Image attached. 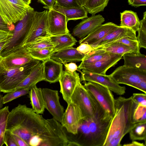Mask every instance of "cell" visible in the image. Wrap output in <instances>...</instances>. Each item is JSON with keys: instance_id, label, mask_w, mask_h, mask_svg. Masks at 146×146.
<instances>
[{"instance_id": "obj_26", "label": "cell", "mask_w": 146, "mask_h": 146, "mask_svg": "<svg viewBox=\"0 0 146 146\" xmlns=\"http://www.w3.org/2000/svg\"><path fill=\"white\" fill-rule=\"evenodd\" d=\"M29 94L33 110L37 113L43 114L45 108L42 89L35 85L30 90Z\"/></svg>"}, {"instance_id": "obj_25", "label": "cell", "mask_w": 146, "mask_h": 146, "mask_svg": "<svg viewBox=\"0 0 146 146\" xmlns=\"http://www.w3.org/2000/svg\"><path fill=\"white\" fill-rule=\"evenodd\" d=\"M50 8L64 15L68 22L71 20L82 19L88 17V13L83 7H66L54 5Z\"/></svg>"}, {"instance_id": "obj_36", "label": "cell", "mask_w": 146, "mask_h": 146, "mask_svg": "<svg viewBox=\"0 0 146 146\" xmlns=\"http://www.w3.org/2000/svg\"><path fill=\"white\" fill-rule=\"evenodd\" d=\"M143 19L140 21V27L138 31L137 39L140 48H146V12L143 13Z\"/></svg>"}, {"instance_id": "obj_34", "label": "cell", "mask_w": 146, "mask_h": 146, "mask_svg": "<svg viewBox=\"0 0 146 146\" xmlns=\"http://www.w3.org/2000/svg\"><path fill=\"white\" fill-rule=\"evenodd\" d=\"M10 111L8 106L0 109V146L4 144L3 139L6 131L7 121Z\"/></svg>"}, {"instance_id": "obj_15", "label": "cell", "mask_w": 146, "mask_h": 146, "mask_svg": "<svg viewBox=\"0 0 146 146\" xmlns=\"http://www.w3.org/2000/svg\"><path fill=\"white\" fill-rule=\"evenodd\" d=\"M80 80L78 73L76 71L71 73L66 70L63 71L58 81L60 92L67 104L70 102V98L76 86Z\"/></svg>"}, {"instance_id": "obj_22", "label": "cell", "mask_w": 146, "mask_h": 146, "mask_svg": "<svg viewBox=\"0 0 146 146\" xmlns=\"http://www.w3.org/2000/svg\"><path fill=\"white\" fill-rule=\"evenodd\" d=\"M85 55L71 47L65 48L52 54L50 58L63 64L68 62L82 61Z\"/></svg>"}, {"instance_id": "obj_43", "label": "cell", "mask_w": 146, "mask_h": 146, "mask_svg": "<svg viewBox=\"0 0 146 146\" xmlns=\"http://www.w3.org/2000/svg\"><path fill=\"white\" fill-rule=\"evenodd\" d=\"M77 50L81 53L87 55L92 52L93 49L91 46L86 43H82L76 48Z\"/></svg>"}, {"instance_id": "obj_2", "label": "cell", "mask_w": 146, "mask_h": 146, "mask_svg": "<svg viewBox=\"0 0 146 146\" xmlns=\"http://www.w3.org/2000/svg\"><path fill=\"white\" fill-rule=\"evenodd\" d=\"M137 104L132 96L115 99V112L104 146H121V141L135 123L133 114Z\"/></svg>"}, {"instance_id": "obj_35", "label": "cell", "mask_w": 146, "mask_h": 146, "mask_svg": "<svg viewBox=\"0 0 146 146\" xmlns=\"http://www.w3.org/2000/svg\"><path fill=\"white\" fill-rule=\"evenodd\" d=\"M52 50L51 49L45 48L26 50L33 59L43 62L50 58L52 54Z\"/></svg>"}, {"instance_id": "obj_4", "label": "cell", "mask_w": 146, "mask_h": 146, "mask_svg": "<svg viewBox=\"0 0 146 146\" xmlns=\"http://www.w3.org/2000/svg\"><path fill=\"white\" fill-rule=\"evenodd\" d=\"M40 61L33 59L22 66L7 69L0 73V90L6 93L15 91L17 86Z\"/></svg>"}, {"instance_id": "obj_5", "label": "cell", "mask_w": 146, "mask_h": 146, "mask_svg": "<svg viewBox=\"0 0 146 146\" xmlns=\"http://www.w3.org/2000/svg\"><path fill=\"white\" fill-rule=\"evenodd\" d=\"M70 101L78 106L83 118L93 117L104 109L91 93L82 84L80 80L71 97Z\"/></svg>"}, {"instance_id": "obj_39", "label": "cell", "mask_w": 146, "mask_h": 146, "mask_svg": "<svg viewBox=\"0 0 146 146\" xmlns=\"http://www.w3.org/2000/svg\"><path fill=\"white\" fill-rule=\"evenodd\" d=\"M121 42L127 45L131 48L134 53H141V48L137 40L132 39L128 37H125L120 39L113 42Z\"/></svg>"}, {"instance_id": "obj_57", "label": "cell", "mask_w": 146, "mask_h": 146, "mask_svg": "<svg viewBox=\"0 0 146 146\" xmlns=\"http://www.w3.org/2000/svg\"><path fill=\"white\" fill-rule=\"evenodd\" d=\"M27 5H29L31 3V0H22Z\"/></svg>"}, {"instance_id": "obj_13", "label": "cell", "mask_w": 146, "mask_h": 146, "mask_svg": "<svg viewBox=\"0 0 146 146\" xmlns=\"http://www.w3.org/2000/svg\"><path fill=\"white\" fill-rule=\"evenodd\" d=\"M45 108L53 116V118L61 123L64 108L59 101L57 90L46 88L42 89Z\"/></svg>"}, {"instance_id": "obj_29", "label": "cell", "mask_w": 146, "mask_h": 146, "mask_svg": "<svg viewBox=\"0 0 146 146\" xmlns=\"http://www.w3.org/2000/svg\"><path fill=\"white\" fill-rule=\"evenodd\" d=\"M99 48L102 49L109 53L113 54L123 55L128 53H134L131 48L127 45L116 42L97 47L93 50Z\"/></svg>"}, {"instance_id": "obj_7", "label": "cell", "mask_w": 146, "mask_h": 146, "mask_svg": "<svg viewBox=\"0 0 146 146\" xmlns=\"http://www.w3.org/2000/svg\"><path fill=\"white\" fill-rule=\"evenodd\" d=\"M34 9L22 0H0V15L5 23L15 28L13 24L23 19Z\"/></svg>"}, {"instance_id": "obj_20", "label": "cell", "mask_w": 146, "mask_h": 146, "mask_svg": "<svg viewBox=\"0 0 146 146\" xmlns=\"http://www.w3.org/2000/svg\"><path fill=\"white\" fill-rule=\"evenodd\" d=\"M44 81L50 83L58 81L63 72V64L51 58L42 62Z\"/></svg>"}, {"instance_id": "obj_1", "label": "cell", "mask_w": 146, "mask_h": 146, "mask_svg": "<svg viewBox=\"0 0 146 146\" xmlns=\"http://www.w3.org/2000/svg\"><path fill=\"white\" fill-rule=\"evenodd\" d=\"M6 130L19 136L29 145L30 139L35 135L41 137L44 143L48 141L54 135V127L50 119H46L32 108L19 104L9 112Z\"/></svg>"}, {"instance_id": "obj_48", "label": "cell", "mask_w": 146, "mask_h": 146, "mask_svg": "<svg viewBox=\"0 0 146 146\" xmlns=\"http://www.w3.org/2000/svg\"><path fill=\"white\" fill-rule=\"evenodd\" d=\"M14 28L6 24L0 15V30L6 31H13Z\"/></svg>"}, {"instance_id": "obj_49", "label": "cell", "mask_w": 146, "mask_h": 146, "mask_svg": "<svg viewBox=\"0 0 146 146\" xmlns=\"http://www.w3.org/2000/svg\"><path fill=\"white\" fill-rule=\"evenodd\" d=\"M66 70L73 73L78 70V66L76 64L73 62H70L69 63H65L63 64Z\"/></svg>"}, {"instance_id": "obj_24", "label": "cell", "mask_w": 146, "mask_h": 146, "mask_svg": "<svg viewBox=\"0 0 146 146\" xmlns=\"http://www.w3.org/2000/svg\"><path fill=\"white\" fill-rule=\"evenodd\" d=\"M51 42L54 44L52 54L67 48L73 47L77 42L69 32L66 34L50 36Z\"/></svg>"}, {"instance_id": "obj_17", "label": "cell", "mask_w": 146, "mask_h": 146, "mask_svg": "<svg viewBox=\"0 0 146 146\" xmlns=\"http://www.w3.org/2000/svg\"><path fill=\"white\" fill-rule=\"evenodd\" d=\"M105 21L103 16L100 15H92L84 19L73 29L72 35L82 39L87 36Z\"/></svg>"}, {"instance_id": "obj_58", "label": "cell", "mask_w": 146, "mask_h": 146, "mask_svg": "<svg viewBox=\"0 0 146 146\" xmlns=\"http://www.w3.org/2000/svg\"><path fill=\"white\" fill-rule=\"evenodd\" d=\"M1 91H0V94H0V93H1Z\"/></svg>"}, {"instance_id": "obj_12", "label": "cell", "mask_w": 146, "mask_h": 146, "mask_svg": "<svg viewBox=\"0 0 146 146\" xmlns=\"http://www.w3.org/2000/svg\"><path fill=\"white\" fill-rule=\"evenodd\" d=\"M80 82H92L97 83L108 88L117 94L121 96L125 93L126 88L121 86L109 75H102L90 72L83 70L81 71Z\"/></svg>"}, {"instance_id": "obj_10", "label": "cell", "mask_w": 146, "mask_h": 146, "mask_svg": "<svg viewBox=\"0 0 146 146\" xmlns=\"http://www.w3.org/2000/svg\"><path fill=\"white\" fill-rule=\"evenodd\" d=\"M47 10L40 12L35 11L30 30L19 49L39 37L50 36L47 31Z\"/></svg>"}, {"instance_id": "obj_37", "label": "cell", "mask_w": 146, "mask_h": 146, "mask_svg": "<svg viewBox=\"0 0 146 146\" xmlns=\"http://www.w3.org/2000/svg\"><path fill=\"white\" fill-rule=\"evenodd\" d=\"M29 90L21 89L7 93L3 97V104L9 102L22 96L28 94Z\"/></svg>"}, {"instance_id": "obj_6", "label": "cell", "mask_w": 146, "mask_h": 146, "mask_svg": "<svg viewBox=\"0 0 146 146\" xmlns=\"http://www.w3.org/2000/svg\"><path fill=\"white\" fill-rule=\"evenodd\" d=\"M35 12L34 10L28 12L23 19L18 21L13 31L12 37L1 50L0 55L2 57L19 49L30 30Z\"/></svg>"}, {"instance_id": "obj_51", "label": "cell", "mask_w": 146, "mask_h": 146, "mask_svg": "<svg viewBox=\"0 0 146 146\" xmlns=\"http://www.w3.org/2000/svg\"><path fill=\"white\" fill-rule=\"evenodd\" d=\"M135 88L146 94V80L141 81L137 85Z\"/></svg>"}, {"instance_id": "obj_53", "label": "cell", "mask_w": 146, "mask_h": 146, "mask_svg": "<svg viewBox=\"0 0 146 146\" xmlns=\"http://www.w3.org/2000/svg\"><path fill=\"white\" fill-rule=\"evenodd\" d=\"M88 0H76V2L80 7H83Z\"/></svg>"}, {"instance_id": "obj_31", "label": "cell", "mask_w": 146, "mask_h": 146, "mask_svg": "<svg viewBox=\"0 0 146 146\" xmlns=\"http://www.w3.org/2000/svg\"><path fill=\"white\" fill-rule=\"evenodd\" d=\"M132 141H144L146 144V121L137 123L129 133Z\"/></svg>"}, {"instance_id": "obj_45", "label": "cell", "mask_w": 146, "mask_h": 146, "mask_svg": "<svg viewBox=\"0 0 146 146\" xmlns=\"http://www.w3.org/2000/svg\"><path fill=\"white\" fill-rule=\"evenodd\" d=\"M13 35V31H6L0 30V42L9 40Z\"/></svg>"}, {"instance_id": "obj_40", "label": "cell", "mask_w": 146, "mask_h": 146, "mask_svg": "<svg viewBox=\"0 0 146 146\" xmlns=\"http://www.w3.org/2000/svg\"><path fill=\"white\" fill-rule=\"evenodd\" d=\"M54 5L66 7H80L78 4L76 0H55Z\"/></svg>"}, {"instance_id": "obj_8", "label": "cell", "mask_w": 146, "mask_h": 146, "mask_svg": "<svg viewBox=\"0 0 146 146\" xmlns=\"http://www.w3.org/2000/svg\"><path fill=\"white\" fill-rule=\"evenodd\" d=\"M84 86L104 110L113 117L115 110V99L111 91L107 87L93 82H85Z\"/></svg>"}, {"instance_id": "obj_47", "label": "cell", "mask_w": 146, "mask_h": 146, "mask_svg": "<svg viewBox=\"0 0 146 146\" xmlns=\"http://www.w3.org/2000/svg\"><path fill=\"white\" fill-rule=\"evenodd\" d=\"M38 1L44 5L43 8L47 10L53 7L55 0H38Z\"/></svg>"}, {"instance_id": "obj_46", "label": "cell", "mask_w": 146, "mask_h": 146, "mask_svg": "<svg viewBox=\"0 0 146 146\" xmlns=\"http://www.w3.org/2000/svg\"><path fill=\"white\" fill-rule=\"evenodd\" d=\"M129 5L135 7L146 5V0H127Z\"/></svg>"}, {"instance_id": "obj_16", "label": "cell", "mask_w": 146, "mask_h": 146, "mask_svg": "<svg viewBox=\"0 0 146 146\" xmlns=\"http://www.w3.org/2000/svg\"><path fill=\"white\" fill-rule=\"evenodd\" d=\"M123 54H111L94 63L78 67V70H83L97 74L106 75L107 71L115 66L122 58Z\"/></svg>"}, {"instance_id": "obj_41", "label": "cell", "mask_w": 146, "mask_h": 146, "mask_svg": "<svg viewBox=\"0 0 146 146\" xmlns=\"http://www.w3.org/2000/svg\"><path fill=\"white\" fill-rule=\"evenodd\" d=\"M132 97L133 100L137 104H141L146 106V94L134 93Z\"/></svg>"}, {"instance_id": "obj_44", "label": "cell", "mask_w": 146, "mask_h": 146, "mask_svg": "<svg viewBox=\"0 0 146 146\" xmlns=\"http://www.w3.org/2000/svg\"><path fill=\"white\" fill-rule=\"evenodd\" d=\"M43 140L39 136L35 135L30 139L29 142V146H42Z\"/></svg>"}, {"instance_id": "obj_19", "label": "cell", "mask_w": 146, "mask_h": 146, "mask_svg": "<svg viewBox=\"0 0 146 146\" xmlns=\"http://www.w3.org/2000/svg\"><path fill=\"white\" fill-rule=\"evenodd\" d=\"M125 37L137 40L135 32L130 28L118 26L116 28L110 32L103 38L90 45L93 50L97 47Z\"/></svg>"}, {"instance_id": "obj_14", "label": "cell", "mask_w": 146, "mask_h": 146, "mask_svg": "<svg viewBox=\"0 0 146 146\" xmlns=\"http://www.w3.org/2000/svg\"><path fill=\"white\" fill-rule=\"evenodd\" d=\"M47 12V31L49 36L64 34L69 32L66 16L51 8Z\"/></svg>"}, {"instance_id": "obj_42", "label": "cell", "mask_w": 146, "mask_h": 146, "mask_svg": "<svg viewBox=\"0 0 146 146\" xmlns=\"http://www.w3.org/2000/svg\"><path fill=\"white\" fill-rule=\"evenodd\" d=\"M3 141L4 144L7 146H18L11 133L6 130L4 136Z\"/></svg>"}, {"instance_id": "obj_21", "label": "cell", "mask_w": 146, "mask_h": 146, "mask_svg": "<svg viewBox=\"0 0 146 146\" xmlns=\"http://www.w3.org/2000/svg\"><path fill=\"white\" fill-rule=\"evenodd\" d=\"M118 26L111 22L102 24L85 37L80 39L79 43H86L91 45L103 38Z\"/></svg>"}, {"instance_id": "obj_23", "label": "cell", "mask_w": 146, "mask_h": 146, "mask_svg": "<svg viewBox=\"0 0 146 146\" xmlns=\"http://www.w3.org/2000/svg\"><path fill=\"white\" fill-rule=\"evenodd\" d=\"M43 65L40 62L32 70L29 75L18 85L16 90L21 89L30 90L38 82L44 81Z\"/></svg>"}, {"instance_id": "obj_30", "label": "cell", "mask_w": 146, "mask_h": 146, "mask_svg": "<svg viewBox=\"0 0 146 146\" xmlns=\"http://www.w3.org/2000/svg\"><path fill=\"white\" fill-rule=\"evenodd\" d=\"M111 54L102 49L94 50L89 54L85 56L78 67L94 63L106 57Z\"/></svg>"}, {"instance_id": "obj_54", "label": "cell", "mask_w": 146, "mask_h": 146, "mask_svg": "<svg viewBox=\"0 0 146 146\" xmlns=\"http://www.w3.org/2000/svg\"><path fill=\"white\" fill-rule=\"evenodd\" d=\"M9 40L0 42V54H1L2 49Z\"/></svg>"}, {"instance_id": "obj_32", "label": "cell", "mask_w": 146, "mask_h": 146, "mask_svg": "<svg viewBox=\"0 0 146 146\" xmlns=\"http://www.w3.org/2000/svg\"><path fill=\"white\" fill-rule=\"evenodd\" d=\"M49 37L48 36L39 37L23 47L25 48L27 50L45 48L53 49L54 45L51 42Z\"/></svg>"}, {"instance_id": "obj_18", "label": "cell", "mask_w": 146, "mask_h": 146, "mask_svg": "<svg viewBox=\"0 0 146 146\" xmlns=\"http://www.w3.org/2000/svg\"><path fill=\"white\" fill-rule=\"evenodd\" d=\"M33 59L23 47L2 57L1 64L3 69H7L22 66Z\"/></svg>"}, {"instance_id": "obj_56", "label": "cell", "mask_w": 146, "mask_h": 146, "mask_svg": "<svg viewBox=\"0 0 146 146\" xmlns=\"http://www.w3.org/2000/svg\"><path fill=\"white\" fill-rule=\"evenodd\" d=\"M2 57L1 56L0 54V73L3 70V68L1 64V61L2 59Z\"/></svg>"}, {"instance_id": "obj_11", "label": "cell", "mask_w": 146, "mask_h": 146, "mask_svg": "<svg viewBox=\"0 0 146 146\" xmlns=\"http://www.w3.org/2000/svg\"><path fill=\"white\" fill-rule=\"evenodd\" d=\"M83 117L78 106L70 102L64 112L61 124L67 131L74 135L78 133V130Z\"/></svg>"}, {"instance_id": "obj_9", "label": "cell", "mask_w": 146, "mask_h": 146, "mask_svg": "<svg viewBox=\"0 0 146 146\" xmlns=\"http://www.w3.org/2000/svg\"><path fill=\"white\" fill-rule=\"evenodd\" d=\"M110 75L118 84L135 88L141 81L146 80V71L123 65L118 67Z\"/></svg>"}, {"instance_id": "obj_52", "label": "cell", "mask_w": 146, "mask_h": 146, "mask_svg": "<svg viewBox=\"0 0 146 146\" xmlns=\"http://www.w3.org/2000/svg\"><path fill=\"white\" fill-rule=\"evenodd\" d=\"M145 144L143 143H140L136 141H133L132 142L130 143L125 144L124 146H145Z\"/></svg>"}, {"instance_id": "obj_28", "label": "cell", "mask_w": 146, "mask_h": 146, "mask_svg": "<svg viewBox=\"0 0 146 146\" xmlns=\"http://www.w3.org/2000/svg\"><path fill=\"white\" fill-rule=\"evenodd\" d=\"M120 26L137 31L140 25V21L136 12L131 10H125L120 13Z\"/></svg>"}, {"instance_id": "obj_38", "label": "cell", "mask_w": 146, "mask_h": 146, "mask_svg": "<svg viewBox=\"0 0 146 146\" xmlns=\"http://www.w3.org/2000/svg\"><path fill=\"white\" fill-rule=\"evenodd\" d=\"M133 117L135 123L146 121V106L137 104L134 111Z\"/></svg>"}, {"instance_id": "obj_55", "label": "cell", "mask_w": 146, "mask_h": 146, "mask_svg": "<svg viewBox=\"0 0 146 146\" xmlns=\"http://www.w3.org/2000/svg\"><path fill=\"white\" fill-rule=\"evenodd\" d=\"M3 96L1 94H0V109L2 108L3 106Z\"/></svg>"}, {"instance_id": "obj_50", "label": "cell", "mask_w": 146, "mask_h": 146, "mask_svg": "<svg viewBox=\"0 0 146 146\" xmlns=\"http://www.w3.org/2000/svg\"><path fill=\"white\" fill-rule=\"evenodd\" d=\"M12 135L18 146H29L28 144L19 136L14 134H12Z\"/></svg>"}, {"instance_id": "obj_27", "label": "cell", "mask_w": 146, "mask_h": 146, "mask_svg": "<svg viewBox=\"0 0 146 146\" xmlns=\"http://www.w3.org/2000/svg\"><path fill=\"white\" fill-rule=\"evenodd\" d=\"M123 66L146 71V56L141 53H128L123 56Z\"/></svg>"}, {"instance_id": "obj_33", "label": "cell", "mask_w": 146, "mask_h": 146, "mask_svg": "<svg viewBox=\"0 0 146 146\" xmlns=\"http://www.w3.org/2000/svg\"><path fill=\"white\" fill-rule=\"evenodd\" d=\"M110 0H88L83 7L88 13L94 15L103 11Z\"/></svg>"}, {"instance_id": "obj_3", "label": "cell", "mask_w": 146, "mask_h": 146, "mask_svg": "<svg viewBox=\"0 0 146 146\" xmlns=\"http://www.w3.org/2000/svg\"><path fill=\"white\" fill-rule=\"evenodd\" d=\"M112 117L103 109L93 117L83 118L74 141L79 146H104Z\"/></svg>"}]
</instances>
